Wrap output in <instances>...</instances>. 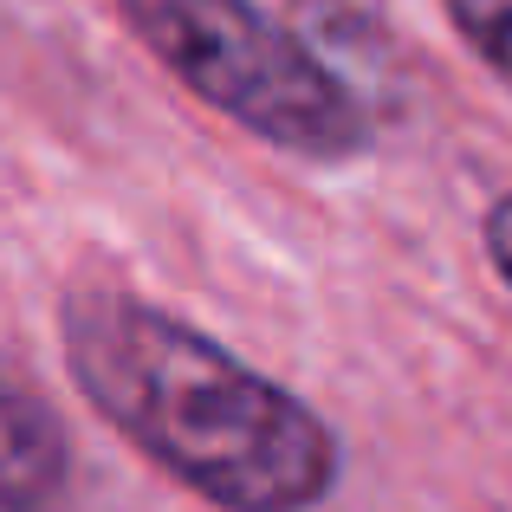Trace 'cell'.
<instances>
[{"mask_svg": "<svg viewBox=\"0 0 512 512\" xmlns=\"http://www.w3.org/2000/svg\"><path fill=\"white\" fill-rule=\"evenodd\" d=\"M59 344L78 396L150 467L221 512H312L344 474L331 422L163 305L72 279Z\"/></svg>", "mask_w": 512, "mask_h": 512, "instance_id": "6da1fadb", "label": "cell"}, {"mask_svg": "<svg viewBox=\"0 0 512 512\" xmlns=\"http://www.w3.org/2000/svg\"><path fill=\"white\" fill-rule=\"evenodd\" d=\"M124 26L208 111L305 163H350L370 143L357 91L260 0H117Z\"/></svg>", "mask_w": 512, "mask_h": 512, "instance_id": "7a4b0ae2", "label": "cell"}, {"mask_svg": "<svg viewBox=\"0 0 512 512\" xmlns=\"http://www.w3.org/2000/svg\"><path fill=\"white\" fill-rule=\"evenodd\" d=\"M72 480V441L26 383L0 376V512H52Z\"/></svg>", "mask_w": 512, "mask_h": 512, "instance_id": "3957f363", "label": "cell"}, {"mask_svg": "<svg viewBox=\"0 0 512 512\" xmlns=\"http://www.w3.org/2000/svg\"><path fill=\"white\" fill-rule=\"evenodd\" d=\"M454 20V33L493 65V72L512 78V0H441Z\"/></svg>", "mask_w": 512, "mask_h": 512, "instance_id": "277c9868", "label": "cell"}, {"mask_svg": "<svg viewBox=\"0 0 512 512\" xmlns=\"http://www.w3.org/2000/svg\"><path fill=\"white\" fill-rule=\"evenodd\" d=\"M487 253H493V266H500V279L512 286V195H500L493 214H487Z\"/></svg>", "mask_w": 512, "mask_h": 512, "instance_id": "5b68a950", "label": "cell"}]
</instances>
